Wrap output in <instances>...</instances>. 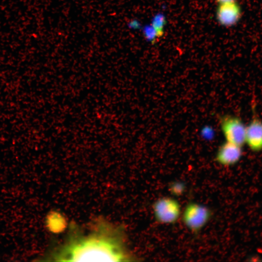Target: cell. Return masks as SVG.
Instances as JSON below:
<instances>
[{"mask_svg":"<svg viewBox=\"0 0 262 262\" xmlns=\"http://www.w3.org/2000/svg\"><path fill=\"white\" fill-rule=\"evenodd\" d=\"M170 188L172 193L175 195H180L184 192L185 187L181 183L174 182L171 185Z\"/></svg>","mask_w":262,"mask_h":262,"instance_id":"obj_9","label":"cell"},{"mask_svg":"<svg viewBox=\"0 0 262 262\" xmlns=\"http://www.w3.org/2000/svg\"><path fill=\"white\" fill-rule=\"evenodd\" d=\"M212 215V210L206 205L190 202L182 211L180 218L191 232L197 234L207 225Z\"/></svg>","mask_w":262,"mask_h":262,"instance_id":"obj_2","label":"cell"},{"mask_svg":"<svg viewBox=\"0 0 262 262\" xmlns=\"http://www.w3.org/2000/svg\"><path fill=\"white\" fill-rule=\"evenodd\" d=\"M245 145L252 151L262 150V120L254 117L246 125Z\"/></svg>","mask_w":262,"mask_h":262,"instance_id":"obj_7","label":"cell"},{"mask_svg":"<svg viewBox=\"0 0 262 262\" xmlns=\"http://www.w3.org/2000/svg\"><path fill=\"white\" fill-rule=\"evenodd\" d=\"M243 147L225 141L219 147L215 161L221 166L229 167L237 164L241 159Z\"/></svg>","mask_w":262,"mask_h":262,"instance_id":"obj_6","label":"cell"},{"mask_svg":"<svg viewBox=\"0 0 262 262\" xmlns=\"http://www.w3.org/2000/svg\"><path fill=\"white\" fill-rule=\"evenodd\" d=\"M219 123L225 141L242 147L245 145L246 125L240 117L225 115L220 117Z\"/></svg>","mask_w":262,"mask_h":262,"instance_id":"obj_4","label":"cell"},{"mask_svg":"<svg viewBox=\"0 0 262 262\" xmlns=\"http://www.w3.org/2000/svg\"><path fill=\"white\" fill-rule=\"evenodd\" d=\"M165 24V17L161 14L156 15L153 19L151 27L157 38L160 37L163 35Z\"/></svg>","mask_w":262,"mask_h":262,"instance_id":"obj_8","label":"cell"},{"mask_svg":"<svg viewBox=\"0 0 262 262\" xmlns=\"http://www.w3.org/2000/svg\"><path fill=\"white\" fill-rule=\"evenodd\" d=\"M242 15V7L237 0L219 3L216 10V18L218 23L227 28L236 25Z\"/></svg>","mask_w":262,"mask_h":262,"instance_id":"obj_5","label":"cell"},{"mask_svg":"<svg viewBox=\"0 0 262 262\" xmlns=\"http://www.w3.org/2000/svg\"><path fill=\"white\" fill-rule=\"evenodd\" d=\"M152 211L155 221L166 225L176 223L180 218L182 213L179 202L169 196L156 199L152 205Z\"/></svg>","mask_w":262,"mask_h":262,"instance_id":"obj_3","label":"cell"},{"mask_svg":"<svg viewBox=\"0 0 262 262\" xmlns=\"http://www.w3.org/2000/svg\"><path fill=\"white\" fill-rule=\"evenodd\" d=\"M237 0H215V1L219 4L233 1H236Z\"/></svg>","mask_w":262,"mask_h":262,"instance_id":"obj_10","label":"cell"},{"mask_svg":"<svg viewBox=\"0 0 262 262\" xmlns=\"http://www.w3.org/2000/svg\"><path fill=\"white\" fill-rule=\"evenodd\" d=\"M73 227L51 258L62 262H124L132 261L123 232L105 221L96 223L87 230Z\"/></svg>","mask_w":262,"mask_h":262,"instance_id":"obj_1","label":"cell"}]
</instances>
